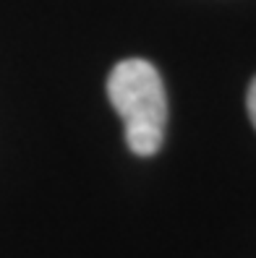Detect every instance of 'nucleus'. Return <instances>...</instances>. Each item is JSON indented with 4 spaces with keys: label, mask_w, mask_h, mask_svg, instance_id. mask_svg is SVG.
Wrapping results in <instances>:
<instances>
[{
    "label": "nucleus",
    "mask_w": 256,
    "mask_h": 258,
    "mask_svg": "<svg viewBox=\"0 0 256 258\" xmlns=\"http://www.w3.org/2000/svg\"><path fill=\"white\" fill-rule=\"evenodd\" d=\"M246 104H248V117H251V123H253V128H256V79H253L251 86H248Z\"/></svg>",
    "instance_id": "f03ea898"
},
{
    "label": "nucleus",
    "mask_w": 256,
    "mask_h": 258,
    "mask_svg": "<svg viewBox=\"0 0 256 258\" xmlns=\"http://www.w3.org/2000/svg\"><path fill=\"white\" fill-rule=\"evenodd\" d=\"M108 97L126 125V144L136 157H152L162 146L168 123V97L157 68L128 57L110 71Z\"/></svg>",
    "instance_id": "f257e3e1"
}]
</instances>
